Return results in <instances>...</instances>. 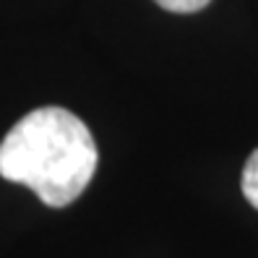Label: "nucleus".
Segmentation results:
<instances>
[{
  "label": "nucleus",
  "mask_w": 258,
  "mask_h": 258,
  "mask_svg": "<svg viewBox=\"0 0 258 258\" xmlns=\"http://www.w3.org/2000/svg\"><path fill=\"white\" fill-rule=\"evenodd\" d=\"M99 151L86 123L66 107H37L0 141V177L26 185L44 206L63 209L86 190Z\"/></svg>",
  "instance_id": "nucleus-1"
},
{
  "label": "nucleus",
  "mask_w": 258,
  "mask_h": 258,
  "mask_svg": "<svg viewBox=\"0 0 258 258\" xmlns=\"http://www.w3.org/2000/svg\"><path fill=\"white\" fill-rule=\"evenodd\" d=\"M242 196L253 209H258V149H253V154L242 167Z\"/></svg>",
  "instance_id": "nucleus-2"
},
{
  "label": "nucleus",
  "mask_w": 258,
  "mask_h": 258,
  "mask_svg": "<svg viewBox=\"0 0 258 258\" xmlns=\"http://www.w3.org/2000/svg\"><path fill=\"white\" fill-rule=\"evenodd\" d=\"M154 3L170 13H196V11L206 8L211 0H154Z\"/></svg>",
  "instance_id": "nucleus-3"
}]
</instances>
